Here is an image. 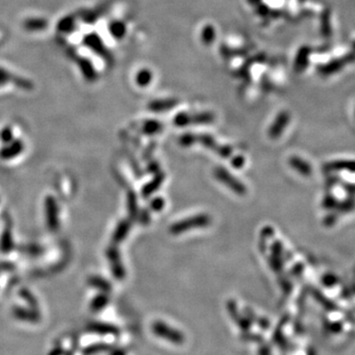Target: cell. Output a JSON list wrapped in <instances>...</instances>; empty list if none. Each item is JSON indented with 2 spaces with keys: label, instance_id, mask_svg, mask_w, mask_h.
Here are the masks:
<instances>
[{
  "label": "cell",
  "instance_id": "obj_1",
  "mask_svg": "<svg viewBox=\"0 0 355 355\" xmlns=\"http://www.w3.org/2000/svg\"><path fill=\"white\" fill-rule=\"evenodd\" d=\"M151 330H152V333L156 336L173 344L181 345L186 340L185 334L181 331L169 326L163 321H155L151 326Z\"/></svg>",
  "mask_w": 355,
  "mask_h": 355
},
{
  "label": "cell",
  "instance_id": "obj_2",
  "mask_svg": "<svg viewBox=\"0 0 355 355\" xmlns=\"http://www.w3.org/2000/svg\"><path fill=\"white\" fill-rule=\"evenodd\" d=\"M211 223V218L208 214H197L188 217L184 220H181L179 222H176L170 227V232L172 234L178 235L182 234L185 232H188L189 230L194 229V228H204L208 227Z\"/></svg>",
  "mask_w": 355,
  "mask_h": 355
},
{
  "label": "cell",
  "instance_id": "obj_3",
  "mask_svg": "<svg viewBox=\"0 0 355 355\" xmlns=\"http://www.w3.org/2000/svg\"><path fill=\"white\" fill-rule=\"evenodd\" d=\"M215 178L220 181L223 185L229 188L233 192L243 195L247 192V188L238 179H236L226 169L222 167L215 168L214 170Z\"/></svg>",
  "mask_w": 355,
  "mask_h": 355
},
{
  "label": "cell",
  "instance_id": "obj_4",
  "mask_svg": "<svg viewBox=\"0 0 355 355\" xmlns=\"http://www.w3.org/2000/svg\"><path fill=\"white\" fill-rule=\"evenodd\" d=\"M196 141L201 143L204 146L211 149L217 155L221 156L224 159L229 158L233 153V150L231 147L226 146V145H218L216 143V141L214 140V138L211 137L209 134H201V135L196 136Z\"/></svg>",
  "mask_w": 355,
  "mask_h": 355
},
{
  "label": "cell",
  "instance_id": "obj_5",
  "mask_svg": "<svg viewBox=\"0 0 355 355\" xmlns=\"http://www.w3.org/2000/svg\"><path fill=\"white\" fill-rule=\"evenodd\" d=\"M213 121V116L209 113L198 115L179 114L175 118V125L178 126H188L189 124H209Z\"/></svg>",
  "mask_w": 355,
  "mask_h": 355
},
{
  "label": "cell",
  "instance_id": "obj_6",
  "mask_svg": "<svg viewBox=\"0 0 355 355\" xmlns=\"http://www.w3.org/2000/svg\"><path fill=\"white\" fill-rule=\"evenodd\" d=\"M227 311L230 314L232 320L236 323V325H238V327L244 331V332H248L251 328V321L248 319V317L243 316L242 314L239 312L237 304L235 303V301L230 300L227 303Z\"/></svg>",
  "mask_w": 355,
  "mask_h": 355
},
{
  "label": "cell",
  "instance_id": "obj_7",
  "mask_svg": "<svg viewBox=\"0 0 355 355\" xmlns=\"http://www.w3.org/2000/svg\"><path fill=\"white\" fill-rule=\"evenodd\" d=\"M288 119L289 118H288V116L285 113L280 114L277 117V119L274 121V123L272 124V127L269 130V135H270V137L272 139H276V138H278L281 135L283 129L285 128V126L288 123Z\"/></svg>",
  "mask_w": 355,
  "mask_h": 355
},
{
  "label": "cell",
  "instance_id": "obj_8",
  "mask_svg": "<svg viewBox=\"0 0 355 355\" xmlns=\"http://www.w3.org/2000/svg\"><path fill=\"white\" fill-rule=\"evenodd\" d=\"M164 180H165V174L162 173V172H159V173L157 172L156 176L152 179V181L149 184H147V185L144 186V188L141 191L142 195L146 198L149 195L154 193L158 188L161 187V185L163 184Z\"/></svg>",
  "mask_w": 355,
  "mask_h": 355
},
{
  "label": "cell",
  "instance_id": "obj_9",
  "mask_svg": "<svg viewBox=\"0 0 355 355\" xmlns=\"http://www.w3.org/2000/svg\"><path fill=\"white\" fill-rule=\"evenodd\" d=\"M91 330H92V332L100 334H117L119 333L118 329L115 326L107 325V324L93 325L91 327Z\"/></svg>",
  "mask_w": 355,
  "mask_h": 355
},
{
  "label": "cell",
  "instance_id": "obj_10",
  "mask_svg": "<svg viewBox=\"0 0 355 355\" xmlns=\"http://www.w3.org/2000/svg\"><path fill=\"white\" fill-rule=\"evenodd\" d=\"M289 163H290L291 167L294 168L295 170H297L298 172H301V173H303L305 175L310 173L309 165H307V163H305L301 159H298L297 157H291L290 160H289Z\"/></svg>",
  "mask_w": 355,
  "mask_h": 355
},
{
  "label": "cell",
  "instance_id": "obj_11",
  "mask_svg": "<svg viewBox=\"0 0 355 355\" xmlns=\"http://www.w3.org/2000/svg\"><path fill=\"white\" fill-rule=\"evenodd\" d=\"M176 103L174 101H158V102H153L150 104L149 108L153 112H164L165 110H169L173 108Z\"/></svg>",
  "mask_w": 355,
  "mask_h": 355
},
{
  "label": "cell",
  "instance_id": "obj_12",
  "mask_svg": "<svg viewBox=\"0 0 355 355\" xmlns=\"http://www.w3.org/2000/svg\"><path fill=\"white\" fill-rule=\"evenodd\" d=\"M161 129H162V125L159 122H155V121L147 122L144 126V128H143L144 132L147 134H150V135L159 132Z\"/></svg>",
  "mask_w": 355,
  "mask_h": 355
},
{
  "label": "cell",
  "instance_id": "obj_13",
  "mask_svg": "<svg viewBox=\"0 0 355 355\" xmlns=\"http://www.w3.org/2000/svg\"><path fill=\"white\" fill-rule=\"evenodd\" d=\"M269 264L273 272H279L282 270V261L280 260V257L272 253L269 258Z\"/></svg>",
  "mask_w": 355,
  "mask_h": 355
},
{
  "label": "cell",
  "instance_id": "obj_14",
  "mask_svg": "<svg viewBox=\"0 0 355 355\" xmlns=\"http://www.w3.org/2000/svg\"><path fill=\"white\" fill-rule=\"evenodd\" d=\"M195 142H197L196 141V136L193 135L192 133H186L180 139V143L183 146H190V145H192Z\"/></svg>",
  "mask_w": 355,
  "mask_h": 355
},
{
  "label": "cell",
  "instance_id": "obj_15",
  "mask_svg": "<svg viewBox=\"0 0 355 355\" xmlns=\"http://www.w3.org/2000/svg\"><path fill=\"white\" fill-rule=\"evenodd\" d=\"M164 207H165V200L160 196L154 198L150 204V209L153 211H160L164 209Z\"/></svg>",
  "mask_w": 355,
  "mask_h": 355
},
{
  "label": "cell",
  "instance_id": "obj_16",
  "mask_svg": "<svg viewBox=\"0 0 355 355\" xmlns=\"http://www.w3.org/2000/svg\"><path fill=\"white\" fill-rule=\"evenodd\" d=\"M245 162H246L245 158L243 156H241V155H238V156L234 157V159L231 161V164L235 169H240V168L244 166Z\"/></svg>",
  "mask_w": 355,
  "mask_h": 355
},
{
  "label": "cell",
  "instance_id": "obj_17",
  "mask_svg": "<svg viewBox=\"0 0 355 355\" xmlns=\"http://www.w3.org/2000/svg\"><path fill=\"white\" fill-rule=\"evenodd\" d=\"M108 348H109V346L106 345V344H95V345L89 347V349H88L87 352H88V353H94V352L96 353V352L106 351Z\"/></svg>",
  "mask_w": 355,
  "mask_h": 355
},
{
  "label": "cell",
  "instance_id": "obj_18",
  "mask_svg": "<svg viewBox=\"0 0 355 355\" xmlns=\"http://www.w3.org/2000/svg\"><path fill=\"white\" fill-rule=\"evenodd\" d=\"M259 355H272V349L269 345L264 344L259 348Z\"/></svg>",
  "mask_w": 355,
  "mask_h": 355
},
{
  "label": "cell",
  "instance_id": "obj_19",
  "mask_svg": "<svg viewBox=\"0 0 355 355\" xmlns=\"http://www.w3.org/2000/svg\"><path fill=\"white\" fill-rule=\"evenodd\" d=\"M159 170V164L157 162H153L150 164V167H149V171L151 173H157V171Z\"/></svg>",
  "mask_w": 355,
  "mask_h": 355
},
{
  "label": "cell",
  "instance_id": "obj_20",
  "mask_svg": "<svg viewBox=\"0 0 355 355\" xmlns=\"http://www.w3.org/2000/svg\"><path fill=\"white\" fill-rule=\"evenodd\" d=\"M111 355H126V352L122 348H117L112 351Z\"/></svg>",
  "mask_w": 355,
  "mask_h": 355
}]
</instances>
